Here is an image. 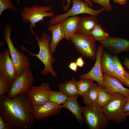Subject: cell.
<instances>
[{
  "mask_svg": "<svg viewBox=\"0 0 129 129\" xmlns=\"http://www.w3.org/2000/svg\"><path fill=\"white\" fill-rule=\"evenodd\" d=\"M33 104L27 93L10 99L5 94L0 96V116L10 129H27L36 120Z\"/></svg>",
  "mask_w": 129,
  "mask_h": 129,
  "instance_id": "cell-1",
  "label": "cell"
},
{
  "mask_svg": "<svg viewBox=\"0 0 129 129\" xmlns=\"http://www.w3.org/2000/svg\"><path fill=\"white\" fill-rule=\"evenodd\" d=\"M30 29L31 33L34 36L37 41L39 47V51L38 54H35L25 48V50L31 55L37 57L44 64V68L40 72L41 75H47L50 73L53 76L56 78L57 74L52 66L53 64H55L56 59L54 56L50 47V42L52 39V36L44 32L43 33L41 37H39L35 34L32 28L30 27Z\"/></svg>",
  "mask_w": 129,
  "mask_h": 129,
  "instance_id": "cell-2",
  "label": "cell"
},
{
  "mask_svg": "<svg viewBox=\"0 0 129 129\" xmlns=\"http://www.w3.org/2000/svg\"><path fill=\"white\" fill-rule=\"evenodd\" d=\"M11 26H6L3 37L8 45L10 55L15 66L18 77L26 70L30 69L31 64L27 56L14 45L11 38Z\"/></svg>",
  "mask_w": 129,
  "mask_h": 129,
  "instance_id": "cell-3",
  "label": "cell"
},
{
  "mask_svg": "<svg viewBox=\"0 0 129 129\" xmlns=\"http://www.w3.org/2000/svg\"><path fill=\"white\" fill-rule=\"evenodd\" d=\"M112 95L110 101L102 107V110L109 121L120 124L126 119L124 108L128 97L119 93Z\"/></svg>",
  "mask_w": 129,
  "mask_h": 129,
  "instance_id": "cell-4",
  "label": "cell"
},
{
  "mask_svg": "<svg viewBox=\"0 0 129 129\" xmlns=\"http://www.w3.org/2000/svg\"><path fill=\"white\" fill-rule=\"evenodd\" d=\"M84 121L90 129H104L109 121L102 110V107L97 103L86 105L82 111Z\"/></svg>",
  "mask_w": 129,
  "mask_h": 129,
  "instance_id": "cell-5",
  "label": "cell"
},
{
  "mask_svg": "<svg viewBox=\"0 0 129 129\" xmlns=\"http://www.w3.org/2000/svg\"><path fill=\"white\" fill-rule=\"evenodd\" d=\"M52 6L33 5L25 6L21 11L20 15L22 20L26 23L30 22V27L35 28L36 24L43 21L45 17L50 18L55 16V12L51 11Z\"/></svg>",
  "mask_w": 129,
  "mask_h": 129,
  "instance_id": "cell-6",
  "label": "cell"
},
{
  "mask_svg": "<svg viewBox=\"0 0 129 129\" xmlns=\"http://www.w3.org/2000/svg\"><path fill=\"white\" fill-rule=\"evenodd\" d=\"M72 7L64 14L58 15L50 18L48 22L49 25H54L61 22L67 18L82 14H87L97 16L98 14L105 11L102 8L95 10L90 7L88 4L81 0H72Z\"/></svg>",
  "mask_w": 129,
  "mask_h": 129,
  "instance_id": "cell-7",
  "label": "cell"
},
{
  "mask_svg": "<svg viewBox=\"0 0 129 129\" xmlns=\"http://www.w3.org/2000/svg\"><path fill=\"white\" fill-rule=\"evenodd\" d=\"M76 50L83 56L94 60L96 59L97 49L95 41L88 35L77 32L70 38Z\"/></svg>",
  "mask_w": 129,
  "mask_h": 129,
  "instance_id": "cell-8",
  "label": "cell"
},
{
  "mask_svg": "<svg viewBox=\"0 0 129 129\" xmlns=\"http://www.w3.org/2000/svg\"><path fill=\"white\" fill-rule=\"evenodd\" d=\"M34 80L32 71L30 69L26 70L17 77L7 93V96L12 99L20 94L27 93L33 85Z\"/></svg>",
  "mask_w": 129,
  "mask_h": 129,
  "instance_id": "cell-9",
  "label": "cell"
},
{
  "mask_svg": "<svg viewBox=\"0 0 129 129\" xmlns=\"http://www.w3.org/2000/svg\"><path fill=\"white\" fill-rule=\"evenodd\" d=\"M0 72L11 85L17 76L15 66L7 48L0 53Z\"/></svg>",
  "mask_w": 129,
  "mask_h": 129,
  "instance_id": "cell-10",
  "label": "cell"
},
{
  "mask_svg": "<svg viewBox=\"0 0 129 129\" xmlns=\"http://www.w3.org/2000/svg\"><path fill=\"white\" fill-rule=\"evenodd\" d=\"M51 91L49 83L44 82L38 86L32 85L27 93L33 105H40L49 101V94Z\"/></svg>",
  "mask_w": 129,
  "mask_h": 129,
  "instance_id": "cell-11",
  "label": "cell"
},
{
  "mask_svg": "<svg viewBox=\"0 0 129 129\" xmlns=\"http://www.w3.org/2000/svg\"><path fill=\"white\" fill-rule=\"evenodd\" d=\"M104 47L101 44L97 48L96 61L92 69L87 73L79 76L80 78H87L96 81L98 85L104 88V78L102 71L101 61Z\"/></svg>",
  "mask_w": 129,
  "mask_h": 129,
  "instance_id": "cell-12",
  "label": "cell"
},
{
  "mask_svg": "<svg viewBox=\"0 0 129 129\" xmlns=\"http://www.w3.org/2000/svg\"><path fill=\"white\" fill-rule=\"evenodd\" d=\"M63 108L62 105L49 100L41 105H33V113L36 120H38L58 114Z\"/></svg>",
  "mask_w": 129,
  "mask_h": 129,
  "instance_id": "cell-13",
  "label": "cell"
},
{
  "mask_svg": "<svg viewBox=\"0 0 129 129\" xmlns=\"http://www.w3.org/2000/svg\"><path fill=\"white\" fill-rule=\"evenodd\" d=\"M103 75V88L108 93L113 95L119 93L129 97V89L124 87L117 78L111 77L104 73Z\"/></svg>",
  "mask_w": 129,
  "mask_h": 129,
  "instance_id": "cell-14",
  "label": "cell"
},
{
  "mask_svg": "<svg viewBox=\"0 0 129 129\" xmlns=\"http://www.w3.org/2000/svg\"><path fill=\"white\" fill-rule=\"evenodd\" d=\"M100 42L104 48L115 54L129 51V40L122 38L109 36Z\"/></svg>",
  "mask_w": 129,
  "mask_h": 129,
  "instance_id": "cell-15",
  "label": "cell"
},
{
  "mask_svg": "<svg viewBox=\"0 0 129 129\" xmlns=\"http://www.w3.org/2000/svg\"><path fill=\"white\" fill-rule=\"evenodd\" d=\"M79 96L78 95L69 97L62 106L63 108L68 110L74 116L79 123L82 124L84 121L82 115L83 107L79 105L77 101V99Z\"/></svg>",
  "mask_w": 129,
  "mask_h": 129,
  "instance_id": "cell-16",
  "label": "cell"
},
{
  "mask_svg": "<svg viewBox=\"0 0 129 129\" xmlns=\"http://www.w3.org/2000/svg\"><path fill=\"white\" fill-rule=\"evenodd\" d=\"M47 29L52 33V38L50 47L51 52L53 53L54 52L59 43L65 38V33L61 22L54 25H49Z\"/></svg>",
  "mask_w": 129,
  "mask_h": 129,
  "instance_id": "cell-17",
  "label": "cell"
},
{
  "mask_svg": "<svg viewBox=\"0 0 129 129\" xmlns=\"http://www.w3.org/2000/svg\"><path fill=\"white\" fill-rule=\"evenodd\" d=\"M96 16L91 15L88 17H81L78 23L77 32L89 35L97 23Z\"/></svg>",
  "mask_w": 129,
  "mask_h": 129,
  "instance_id": "cell-18",
  "label": "cell"
},
{
  "mask_svg": "<svg viewBox=\"0 0 129 129\" xmlns=\"http://www.w3.org/2000/svg\"><path fill=\"white\" fill-rule=\"evenodd\" d=\"M80 17L76 16L69 17L61 22L64 31L66 40H69L71 37L77 32Z\"/></svg>",
  "mask_w": 129,
  "mask_h": 129,
  "instance_id": "cell-19",
  "label": "cell"
},
{
  "mask_svg": "<svg viewBox=\"0 0 129 129\" xmlns=\"http://www.w3.org/2000/svg\"><path fill=\"white\" fill-rule=\"evenodd\" d=\"M101 65L102 73L111 77H116L114 71L113 56L104 50L101 59Z\"/></svg>",
  "mask_w": 129,
  "mask_h": 129,
  "instance_id": "cell-20",
  "label": "cell"
},
{
  "mask_svg": "<svg viewBox=\"0 0 129 129\" xmlns=\"http://www.w3.org/2000/svg\"><path fill=\"white\" fill-rule=\"evenodd\" d=\"M77 81L74 78H73L60 84L58 85L59 91L68 97L80 95L76 85Z\"/></svg>",
  "mask_w": 129,
  "mask_h": 129,
  "instance_id": "cell-21",
  "label": "cell"
},
{
  "mask_svg": "<svg viewBox=\"0 0 129 129\" xmlns=\"http://www.w3.org/2000/svg\"><path fill=\"white\" fill-rule=\"evenodd\" d=\"M113 57L114 71L116 77L122 84L126 79L129 78V73L125 70L117 56L114 55Z\"/></svg>",
  "mask_w": 129,
  "mask_h": 129,
  "instance_id": "cell-22",
  "label": "cell"
},
{
  "mask_svg": "<svg viewBox=\"0 0 129 129\" xmlns=\"http://www.w3.org/2000/svg\"><path fill=\"white\" fill-rule=\"evenodd\" d=\"M98 92V85L94 83L83 96V102L86 105L97 103Z\"/></svg>",
  "mask_w": 129,
  "mask_h": 129,
  "instance_id": "cell-23",
  "label": "cell"
},
{
  "mask_svg": "<svg viewBox=\"0 0 129 129\" xmlns=\"http://www.w3.org/2000/svg\"><path fill=\"white\" fill-rule=\"evenodd\" d=\"M88 36L94 41L100 42L105 40L109 36V34L104 31L101 25L98 23Z\"/></svg>",
  "mask_w": 129,
  "mask_h": 129,
  "instance_id": "cell-24",
  "label": "cell"
},
{
  "mask_svg": "<svg viewBox=\"0 0 129 129\" xmlns=\"http://www.w3.org/2000/svg\"><path fill=\"white\" fill-rule=\"evenodd\" d=\"M94 81L87 78H80L76 82V86L80 95H84L94 83Z\"/></svg>",
  "mask_w": 129,
  "mask_h": 129,
  "instance_id": "cell-25",
  "label": "cell"
},
{
  "mask_svg": "<svg viewBox=\"0 0 129 129\" xmlns=\"http://www.w3.org/2000/svg\"><path fill=\"white\" fill-rule=\"evenodd\" d=\"M112 95L108 93L104 89L98 85V92L97 103L103 107L111 100Z\"/></svg>",
  "mask_w": 129,
  "mask_h": 129,
  "instance_id": "cell-26",
  "label": "cell"
},
{
  "mask_svg": "<svg viewBox=\"0 0 129 129\" xmlns=\"http://www.w3.org/2000/svg\"><path fill=\"white\" fill-rule=\"evenodd\" d=\"M66 95L60 91H51L49 97V100L58 105L63 104L68 98Z\"/></svg>",
  "mask_w": 129,
  "mask_h": 129,
  "instance_id": "cell-27",
  "label": "cell"
},
{
  "mask_svg": "<svg viewBox=\"0 0 129 129\" xmlns=\"http://www.w3.org/2000/svg\"><path fill=\"white\" fill-rule=\"evenodd\" d=\"M11 85L4 77L0 72V96L8 92Z\"/></svg>",
  "mask_w": 129,
  "mask_h": 129,
  "instance_id": "cell-28",
  "label": "cell"
},
{
  "mask_svg": "<svg viewBox=\"0 0 129 129\" xmlns=\"http://www.w3.org/2000/svg\"><path fill=\"white\" fill-rule=\"evenodd\" d=\"M8 9L12 10L16 13L15 7L10 0H0V16L4 10Z\"/></svg>",
  "mask_w": 129,
  "mask_h": 129,
  "instance_id": "cell-29",
  "label": "cell"
},
{
  "mask_svg": "<svg viewBox=\"0 0 129 129\" xmlns=\"http://www.w3.org/2000/svg\"><path fill=\"white\" fill-rule=\"evenodd\" d=\"M94 3L99 4L102 5L105 10L110 12L113 10L110 4V0H91Z\"/></svg>",
  "mask_w": 129,
  "mask_h": 129,
  "instance_id": "cell-30",
  "label": "cell"
},
{
  "mask_svg": "<svg viewBox=\"0 0 129 129\" xmlns=\"http://www.w3.org/2000/svg\"><path fill=\"white\" fill-rule=\"evenodd\" d=\"M84 1L87 3L91 7H92L93 6V4L92 2L90 0H84ZM66 2H67L66 5L64 8H63L64 10V11H67L69 10V9L70 4L71 1V0H66Z\"/></svg>",
  "mask_w": 129,
  "mask_h": 129,
  "instance_id": "cell-31",
  "label": "cell"
},
{
  "mask_svg": "<svg viewBox=\"0 0 129 129\" xmlns=\"http://www.w3.org/2000/svg\"><path fill=\"white\" fill-rule=\"evenodd\" d=\"M68 66L71 70L75 73L77 72L78 66L76 62L74 61L70 62Z\"/></svg>",
  "mask_w": 129,
  "mask_h": 129,
  "instance_id": "cell-32",
  "label": "cell"
},
{
  "mask_svg": "<svg viewBox=\"0 0 129 129\" xmlns=\"http://www.w3.org/2000/svg\"><path fill=\"white\" fill-rule=\"evenodd\" d=\"M76 62L78 67L81 68H82L85 64L81 56L78 57L76 59Z\"/></svg>",
  "mask_w": 129,
  "mask_h": 129,
  "instance_id": "cell-33",
  "label": "cell"
},
{
  "mask_svg": "<svg viewBox=\"0 0 129 129\" xmlns=\"http://www.w3.org/2000/svg\"><path fill=\"white\" fill-rule=\"evenodd\" d=\"M0 129H10L6 124L0 116Z\"/></svg>",
  "mask_w": 129,
  "mask_h": 129,
  "instance_id": "cell-34",
  "label": "cell"
},
{
  "mask_svg": "<svg viewBox=\"0 0 129 129\" xmlns=\"http://www.w3.org/2000/svg\"><path fill=\"white\" fill-rule=\"evenodd\" d=\"M124 111L125 113L129 112V97L128 98L125 105Z\"/></svg>",
  "mask_w": 129,
  "mask_h": 129,
  "instance_id": "cell-35",
  "label": "cell"
},
{
  "mask_svg": "<svg viewBox=\"0 0 129 129\" xmlns=\"http://www.w3.org/2000/svg\"><path fill=\"white\" fill-rule=\"evenodd\" d=\"M123 63L126 68L129 70V59L125 58L123 61Z\"/></svg>",
  "mask_w": 129,
  "mask_h": 129,
  "instance_id": "cell-36",
  "label": "cell"
},
{
  "mask_svg": "<svg viewBox=\"0 0 129 129\" xmlns=\"http://www.w3.org/2000/svg\"><path fill=\"white\" fill-rule=\"evenodd\" d=\"M113 1L117 3H118L121 5H124L127 3L128 0H113Z\"/></svg>",
  "mask_w": 129,
  "mask_h": 129,
  "instance_id": "cell-37",
  "label": "cell"
},
{
  "mask_svg": "<svg viewBox=\"0 0 129 129\" xmlns=\"http://www.w3.org/2000/svg\"><path fill=\"white\" fill-rule=\"evenodd\" d=\"M122 84L129 87V78L126 79Z\"/></svg>",
  "mask_w": 129,
  "mask_h": 129,
  "instance_id": "cell-38",
  "label": "cell"
},
{
  "mask_svg": "<svg viewBox=\"0 0 129 129\" xmlns=\"http://www.w3.org/2000/svg\"><path fill=\"white\" fill-rule=\"evenodd\" d=\"M50 0H46V2H48L50 1ZM62 1L63 3V8H64L65 6V3L66 1V0H61Z\"/></svg>",
  "mask_w": 129,
  "mask_h": 129,
  "instance_id": "cell-39",
  "label": "cell"
},
{
  "mask_svg": "<svg viewBox=\"0 0 129 129\" xmlns=\"http://www.w3.org/2000/svg\"><path fill=\"white\" fill-rule=\"evenodd\" d=\"M125 115L126 117L129 116V112H125Z\"/></svg>",
  "mask_w": 129,
  "mask_h": 129,
  "instance_id": "cell-40",
  "label": "cell"
},
{
  "mask_svg": "<svg viewBox=\"0 0 129 129\" xmlns=\"http://www.w3.org/2000/svg\"><path fill=\"white\" fill-rule=\"evenodd\" d=\"M17 3V4H19L21 0H16Z\"/></svg>",
  "mask_w": 129,
  "mask_h": 129,
  "instance_id": "cell-41",
  "label": "cell"
}]
</instances>
